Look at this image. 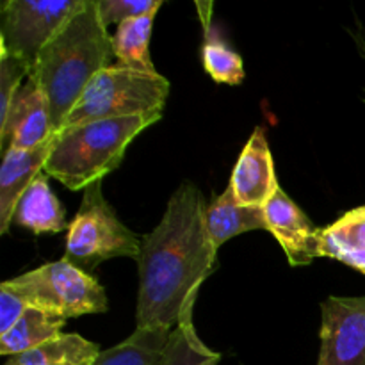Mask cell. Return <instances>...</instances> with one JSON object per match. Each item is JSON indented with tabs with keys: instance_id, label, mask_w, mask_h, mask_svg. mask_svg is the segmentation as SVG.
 <instances>
[{
	"instance_id": "16",
	"label": "cell",
	"mask_w": 365,
	"mask_h": 365,
	"mask_svg": "<svg viewBox=\"0 0 365 365\" xmlns=\"http://www.w3.org/2000/svg\"><path fill=\"white\" fill-rule=\"evenodd\" d=\"M66 319L29 307L11 330L0 335V355L16 356L27 353L63 334Z\"/></svg>"
},
{
	"instance_id": "17",
	"label": "cell",
	"mask_w": 365,
	"mask_h": 365,
	"mask_svg": "<svg viewBox=\"0 0 365 365\" xmlns=\"http://www.w3.org/2000/svg\"><path fill=\"white\" fill-rule=\"evenodd\" d=\"M159 11L132 18L118 25L113 36V50L116 64L143 73H159L150 56V38L155 14Z\"/></svg>"
},
{
	"instance_id": "7",
	"label": "cell",
	"mask_w": 365,
	"mask_h": 365,
	"mask_svg": "<svg viewBox=\"0 0 365 365\" xmlns=\"http://www.w3.org/2000/svg\"><path fill=\"white\" fill-rule=\"evenodd\" d=\"M88 0H4L0 6V52L34 68L41 50Z\"/></svg>"
},
{
	"instance_id": "6",
	"label": "cell",
	"mask_w": 365,
	"mask_h": 365,
	"mask_svg": "<svg viewBox=\"0 0 365 365\" xmlns=\"http://www.w3.org/2000/svg\"><path fill=\"white\" fill-rule=\"evenodd\" d=\"M139 252L141 237L121 223L103 196L102 182L89 185L73 221L68 225L64 259L81 269L91 271L110 259H138Z\"/></svg>"
},
{
	"instance_id": "8",
	"label": "cell",
	"mask_w": 365,
	"mask_h": 365,
	"mask_svg": "<svg viewBox=\"0 0 365 365\" xmlns=\"http://www.w3.org/2000/svg\"><path fill=\"white\" fill-rule=\"evenodd\" d=\"M317 365H365V296H328L321 303Z\"/></svg>"
},
{
	"instance_id": "10",
	"label": "cell",
	"mask_w": 365,
	"mask_h": 365,
	"mask_svg": "<svg viewBox=\"0 0 365 365\" xmlns=\"http://www.w3.org/2000/svg\"><path fill=\"white\" fill-rule=\"evenodd\" d=\"M267 232L284 250L289 264L294 267L309 266L321 257V228L309 220L305 212L278 189L264 207Z\"/></svg>"
},
{
	"instance_id": "9",
	"label": "cell",
	"mask_w": 365,
	"mask_h": 365,
	"mask_svg": "<svg viewBox=\"0 0 365 365\" xmlns=\"http://www.w3.org/2000/svg\"><path fill=\"white\" fill-rule=\"evenodd\" d=\"M57 135L50 103L34 77L29 75L7 120L0 125V150H34Z\"/></svg>"
},
{
	"instance_id": "24",
	"label": "cell",
	"mask_w": 365,
	"mask_h": 365,
	"mask_svg": "<svg viewBox=\"0 0 365 365\" xmlns=\"http://www.w3.org/2000/svg\"><path fill=\"white\" fill-rule=\"evenodd\" d=\"M27 309L29 305L20 296L14 294L4 284L0 285V335L11 330L18 323V319L27 312Z\"/></svg>"
},
{
	"instance_id": "4",
	"label": "cell",
	"mask_w": 365,
	"mask_h": 365,
	"mask_svg": "<svg viewBox=\"0 0 365 365\" xmlns=\"http://www.w3.org/2000/svg\"><path fill=\"white\" fill-rule=\"evenodd\" d=\"M170 88V81L160 73H143L113 64L89 82L63 128L100 120L163 114Z\"/></svg>"
},
{
	"instance_id": "18",
	"label": "cell",
	"mask_w": 365,
	"mask_h": 365,
	"mask_svg": "<svg viewBox=\"0 0 365 365\" xmlns=\"http://www.w3.org/2000/svg\"><path fill=\"white\" fill-rule=\"evenodd\" d=\"M100 353L95 342L81 335L61 334L31 351L11 356L4 365H93Z\"/></svg>"
},
{
	"instance_id": "22",
	"label": "cell",
	"mask_w": 365,
	"mask_h": 365,
	"mask_svg": "<svg viewBox=\"0 0 365 365\" xmlns=\"http://www.w3.org/2000/svg\"><path fill=\"white\" fill-rule=\"evenodd\" d=\"M32 68L24 61L0 52V125L7 120L14 96L24 86V78L31 75Z\"/></svg>"
},
{
	"instance_id": "25",
	"label": "cell",
	"mask_w": 365,
	"mask_h": 365,
	"mask_svg": "<svg viewBox=\"0 0 365 365\" xmlns=\"http://www.w3.org/2000/svg\"><path fill=\"white\" fill-rule=\"evenodd\" d=\"M349 34H351V38L355 39L356 48H359L360 56H362L365 61V27L364 25H359V29H351ZM364 102H365V88H364Z\"/></svg>"
},
{
	"instance_id": "12",
	"label": "cell",
	"mask_w": 365,
	"mask_h": 365,
	"mask_svg": "<svg viewBox=\"0 0 365 365\" xmlns=\"http://www.w3.org/2000/svg\"><path fill=\"white\" fill-rule=\"evenodd\" d=\"M57 138V135H56ZM56 138L34 150H6L0 166V234H7L29 185L43 173Z\"/></svg>"
},
{
	"instance_id": "2",
	"label": "cell",
	"mask_w": 365,
	"mask_h": 365,
	"mask_svg": "<svg viewBox=\"0 0 365 365\" xmlns=\"http://www.w3.org/2000/svg\"><path fill=\"white\" fill-rule=\"evenodd\" d=\"M113 64V36L100 20L96 0H88L41 50L31 71L48 100L57 132L89 82Z\"/></svg>"
},
{
	"instance_id": "1",
	"label": "cell",
	"mask_w": 365,
	"mask_h": 365,
	"mask_svg": "<svg viewBox=\"0 0 365 365\" xmlns=\"http://www.w3.org/2000/svg\"><path fill=\"white\" fill-rule=\"evenodd\" d=\"M205 198L185 180L171 195L163 220L143 235L138 255V328L173 331L192 317L203 282L214 273L217 248L205 225Z\"/></svg>"
},
{
	"instance_id": "11",
	"label": "cell",
	"mask_w": 365,
	"mask_h": 365,
	"mask_svg": "<svg viewBox=\"0 0 365 365\" xmlns=\"http://www.w3.org/2000/svg\"><path fill=\"white\" fill-rule=\"evenodd\" d=\"M228 185L239 203L246 207H260V209H264L274 192L280 189L274 171L273 153L262 127H255L245 148L239 153Z\"/></svg>"
},
{
	"instance_id": "3",
	"label": "cell",
	"mask_w": 365,
	"mask_h": 365,
	"mask_svg": "<svg viewBox=\"0 0 365 365\" xmlns=\"http://www.w3.org/2000/svg\"><path fill=\"white\" fill-rule=\"evenodd\" d=\"M163 114L100 120L57 132L56 145L43 173L71 191L88 189L113 173L123 160L128 145Z\"/></svg>"
},
{
	"instance_id": "13",
	"label": "cell",
	"mask_w": 365,
	"mask_h": 365,
	"mask_svg": "<svg viewBox=\"0 0 365 365\" xmlns=\"http://www.w3.org/2000/svg\"><path fill=\"white\" fill-rule=\"evenodd\" d=\"M205 225L210 241L217 250L227 241L246 232L267 230L264 209L239 203L230 185L221 195L214 196L212 202L207 205Z\"/></svg>"
},
{
	"instance_id": "15",
	"label": "cell",
	"mask_w": 365,
	"mask_h": 365,
	"mask_svg": "<svg viewBox=\"0 0 365 365\" xmlns=\"http://www.w3.org/2000/svg\"><path fill=\"white\" fill-rule=\"evenodd\" d=\"M48 175L41 173L21 196L14 212V221L18 227L31 230L32 234H59L66 225V212L61 205L59 198L53 195L48 185Z\"/></svg>"
},
{
	"instance_id": "14",
	"label": "cell",
	"mask_w": 365,
	"mask_h": 365,
	"mask_svg": "<svg viewBox=\"0 0 365 365\" xmlns=\"http://www.w3.org/2000/svg\"><path fill=\"white\" fill-rule=\"evenodd\" d=\"M321 257L365 274V207L348 210L330 227L321 228Z\"/></svg>"
},
{
	"instance_id": "5",
	"label": "cell",
	"mask_w": 365,
	"mask_h": 365,
	"mask_svg": "<svg viewBox=\"0 0 365 365\" xmlns=\"http://www.w3.org/2000/svg\"><path fill=\"white\" fill-rule=\"evenodd\" d=\"M29 307L63 319L107 312V296L96 278L70 260L43 264L4 282Z\"/></svg>"
},
{
	"instance_id": "20",
	"label": "cell",
	"mask_w": 365,
	"mask_h": 365,
	"mask_svg": "<svg viewBox=\"0 0 365 365\" xmlns=\"http://www.w3.org/2000/svg\"><path fill=\"white\" fill-rule=\"evenodd\" d=\"M202 63L207 75L217 84L239 86L246 77L242 57L217 36L214 27L203 29Z\"/></svg>"
},
{
	"instance_id": "19",
	"label": "cell",
	"mask_w": 365,
	"mask_h": 365,
	"mask_svg": "<svg viewBox=\"0 0 365 365\" xmlns=\"http://www.w3.org/2000/svg\"><path fill=\"white\" fill-rule=\"evenodd\" d=\"M171 331L135 328L134 334L98 355L93 365H160Z\"/></svg>"
},
{
	"instance_id": "23",
	"label": "cell",
	"mask_w": 365,
	"mask_h": 365,
	"mask_svg": "<svg viewBox=\"0 0 365 365\" xmlns=\"http://www.w3.org/2000/svg\"><path fill=\"white\" fill-rule=\"evenodd\" d=\"M163 0H96L100 20L106 27L159 11Z\"/></svg>"
},
{
	"instance_id": "21",
	"label": "cell",
	"mask_w": 365,
	"mask_h": 365,
	"mask_svg": "<svg viewBox=\"0 0 365 365\" xmlns=\"http://www.w3.org/2000/svg\"><path fill=\"white\" fill-rule=\"evenodd\" d=\"M220 360V353L200 339L192 317H187L171 331L160 365H217Z\"/></svg>"
}]
</instances>
